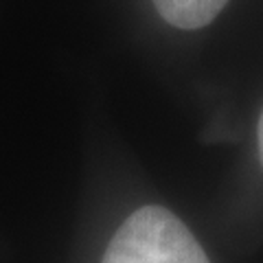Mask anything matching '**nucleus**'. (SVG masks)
Returning <instances> with one entry per match:
<instances>
[{
    "label": "nucleus",
    "instance_id": "1",
    "mask_svg": "<svg viewBox=\"0 0 263 263\" xmlns=\"http://www.w3.org/2000/svg\"><path fill=\"white\" fill-rule=\"evenodd\" d=\"M101 263H211L193 233L164 206L134 211L114 233Z\"/></svg>",
    "mask_w": 263,
    "mask_h": 263
},
{
    "label": "nucleus",
    "instance_id": "2",
    "mask_svg": "<svg viewBox=\"0 0 263 263\" xmlns=\"http://www.w3.org/2000/svg\"><path fill=\"white\" fill-rule=\"evenodd\" d=\"M228 5V0H154L164 22L182 31H195L211 24Z\"/></svg>",
    "mask_w": 263,
    "mask_h": 263
},
{
    "label": "nucleus",
    "instance_id": "3",
    "mask_svg": "<svg viewBox=\"0 0 263 263\" xmlns=\"http://www.w3.org/2000/svg\"><path fill=\"white\" fill-rule=\"evenodd\" d=\"M257 141H259V158H261V164H263V110H261L259 125H257Z\"/></svg>",
    "mask_w": 263,
    "mask_h": 263
}]
</instances>
